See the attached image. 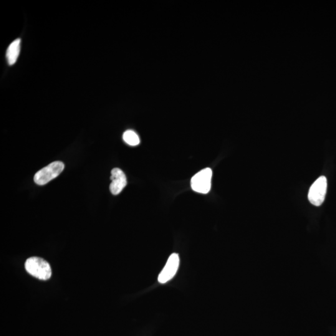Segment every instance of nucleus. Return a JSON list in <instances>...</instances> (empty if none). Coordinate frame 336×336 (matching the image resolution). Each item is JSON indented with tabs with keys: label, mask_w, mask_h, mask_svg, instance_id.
I'll use <instances>...</instances> for the list:
<instances>
[{
	"label": "nucleus",
	"mask_w": 336,
	"mask_h": 336,
	"mask_svg": "<svg viewBox=\"0 0 336 336\" xmlns=\"http://www.w3.org/2000/svg\"><path fill=\"white\" fill-rule=\"evenodd\" d=\"M328 188L327 179L321 176L313 183L308 193V199L313 205L320 206L324 203Z\"/></svg>",
	"instance_id": "obj_3"
},
{
	"label": "nucleus",
	"mask_w": 336,
	"mask_h": 336,
	"mask_svg": "<svg viewBox=\"0 0 336 336\" xmlns=\"http://www.w3.org/2000/svg\"><path fill=\"white\" fill-rule=\"evenodd\" d=\"M212 171L207 168L198 172L191 179V185L196 193L208 194L211 190Z\"/></svg>",
	"instance_id": "obj_4"
},
{
	"label": "nucleus",
	"mask_w": 336,
	"mask_h": 336,
	"mask_svg": "<svg viewBox=\"0 0 336 336\" xmlns=\"http://www.w3.org/2000/svg\"><path fill=\"white\" fill-rule=\"evenodd\" d=\"M20 47H21V39H17L12 42L7 47L6 59L9 65H13L16 63L19 54Z\"/></svg>",
	"instance_id": "obj_7"
},
{
	"label": "nucleus",
	"mask_w": 336,
	"mask_h": 336,
	"mask_svg": "<svg viewBox=\"0 0 336 336\" xmlns=\"http://www.w3.org/2000/svg\"><path fill=\"white\" fill-rule=\"evenodd\" d=\"M24 267L29 274L37 279L47 280L52 275L51 268L49 263L41 258H29L25 262Z\"/></svg>",
	"instance_id": "obj_1"
},
{
	"label": "nucleus",
	"mask_w": 336,
	"mask_h": 336,
	"mask_svg": "<svg viewBox=\"0 0 336 336\" xmlns=\"http://www.w3.org/2000/svg\"><path fill=\"white\" fill-rule=\"evenodd\" d=\"M179 265V257L178 254H171L169 257L165 267L161 272L158 276V282L160 284H166L175 276Z\"/></svg>",
	"instance_id": "obj_5"
},
{
	"label": "nucleus",
	"mask_w": 336,
	"mask_h": 336,
	"mask_svg": "<svg viewBox=\"0 0 336 336\" xmlns=\"http://www.w3.org/2000/svg\"><path fill=\"white\" fill-rule=\"evenodd\" d=\"M111 183L110 190L113 195H118L127 184L126 177L123 172L119 168L113 169L111 171Z\"/></svg>",
	"instance_id": "obj_6"
},
{
	"label": "nucleus",
	"mask_w": 336,
	"mask_h": 336,
	"mask_svg": "<svg viewBox=\"0 0 336 336\" xmlns=\"http://www.w3.org/2000/svg\"><path fill=\"white\" fill-rule=\"evenodd\" d=\"M123 140L130 146H137L140 144V138L137 134L132 130L126 131L123 135Z\"/></svg>",
	"instance_id": "obj_8"
},
{
	"label": "nucleus",
	"mask_w": 336,
	"mask_h": 336,
	"mask_svg": "<svg viewBox=\"0 0 336 336\" xmlns=\"http://www.w3.org/2000/svg\"><path fill=\"white\" fill-rule=\"evenodd\" d=\"M64 169V163L61 161H55L37 171L34 175V181L38 185H44L57 178Z\"/></svg>",
	"instance_id": "obj_2"
}]
</instances>
